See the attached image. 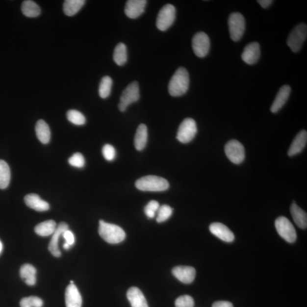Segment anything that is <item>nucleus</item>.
Listing matches in <instances>:
<instances>
[{"label": "nucleus", "instance_id": "obj_1", "mask_svg": "<svg viewBox=\"0 0 307 307\" xmlns=\"http://www.w3.org/2000/svg\"><path fill=\"white\" fill-rule=\"evenodd\" d=\"M190 77L186 69L180 67L171 77L169 84V92L171 96L179 97L183 95L188 90Z\"/></svg>", "mask_w": 307, "mask_h": 307}, {"label": "nucleus", "instance_id": "obj_2", "mask_svg": "<svg viewBox=\"0 0 307 307\" xmlns=\"http://www.w3.org/2000/svg\"><path fill=\"white\" fill-rule=\"evenodd\" d=\"M99 233L101 237L109 244H119L124 240L126 234L122 228L115 224L99 221Z\"/></svg>", "mask_w": 307, "mask_h": 307}, {"label": "nucleus", "instance_id": "obj_3", "mask_svg": "<svg viewBox=\"0 0 307 307\" xmlns=\"http://www.w3.org/2000/svg\"><path fill=\"white\" fill-rule=\"evenodd\" d=\"M135 186L139 190L150 192L166 191L169 187V183L164 178L155 176L142 177L135 182Z\"/></svg>", "mask_w": 307, "mask_h": 307}, {"label": "nucleus", "instance_id": "obj_4", "mask_svg": "<svg viewBox=\"0 0 307 307\" xmlns=\"http://www.w3.org/2000/svg\"><path fill=\"white\" fill-rule=\"evenodd\" d=\"M307 36V26L305 24L296 26L289 35L287 44L292 51L297 52L301 49Z\"/></svg>", "mask_w": 307, "mask_h": 307}, {"label": "nucleus", "instance_id": "obj_5", "mask_svg": "<svg viewBox=\"0 0 307 307\" xmlns=\"http://www.w3.org/2000/svg\"><path fill=\"white\" fill-rule=\"evenodd\" d=\"M230 38L234 42L240 41L245 30V21L240 13H231L228 19Z\"/></svg>", "mask_w": 307, "mask_h": 307}, {"label": "nucleus", "instance_id": "obj_6", "mask_svg": "<svg viewBox=\"0 0 307 307\" xmlns=\"http://www.w3.org/2000/svg\"><path fill=\"white\" fill-rule=\"evenodd\" d=\"M140 88L137 81L132 82L125 89L121 96L119 108L121 112L126 111L128 106L140 99Z\"/></svg>", "mask_w": 307, "mask_h": 307}, {"label": "nucleus", "instance_id": "obj_7", "mask_svg": "<svg viewBox=\"0 0 307 307\" xmlns=\"http://www.w3.org/2000/svg\"><path fill=\"white\" fill-rule=\"evenodd\" d=\"M176 18L174 6L167 4L160 9L156 19V27L160 31H166L172 26Z\"/></svg>", "mask_w": 307, "mask_h": 307}, {"label": "nucleus", "instance_id": "obj_8", "mask_svg": "<svg viewBox=\"0 0 307 307\" xmlns=\"http://www.w3.org/2000/svg\"><path fill=\"white\" fill-rule=\"evenodd\" d=\"M197 130L195 121L191 118H187L183 121L178 128L177 135L178 140L183 144H187L194 138Z\"/></svg>", "mask_w": 307, "mask_h": 307}, {"label": "nucleus", "instance_id": "obj_9", "mask_svg": "<svg viewBox=\"0 0 307 307\" xmlns=\"http://www.w3.org/2000/svg\"><path fill=\"white\" fill-rule=\"evenodd\" d=\"M278 234L289 243H293L296 240V232L293 225L286 217H278L275 222Z\"/></svg>", "mask_w": 307, "mask_h": 307}, {"label": "nucleus", "instance_id": "obj_10", "mask_svg": "<svg viewBox=\"0 0 307 307\" xmlns=\"http://www.w3.org/2000/svg\"><path fill=\"white\" fill-rule=\"evenodd\" d=\"M225 152L228 158L236 165L243 162L245 158L244 146L237 140H232L228 142L225 146Z\"/></svg>", "mask_w": 307, "mask_h": 307}, {"label": "nucleus", "instance_id": "obj_11", "mask_svg": "<svg viewBox=\"0 0 307 307\" xmlns=\"http://www.w3.org/2000/svg\"><path fill=\"white\" fill-rule=\"evenodd\" d=\"M192 45L195 54L199 58H204L209 51L210 39L204 32H199L194 35Z\"/></svg>", "mask_w": 307, "mask_h": 307}, {"label": "nucleus", "instance_id": "obj_12", "mask_svg": "<svg viewBox=\"0 0 307 307\" xmlns=\"http://www.w3.org/2000/svg\"><path fill=\"white\" fill-rule=\"evenodd\" d=\"M146 3V0H128L125 8V13L130 19H137L144 13Z\"/></svg>", "mask_w": 307, "mask_h": 307}, {"label": "nucleus", "instance_id": "obj_13", "mask_svg": "<svg viewBox=\"0 0 307 307\" xmlns=\"http://www.w3.org/2000/svg\"><path fill=\"white\" fill-rule=\"evenodd\" d=\"M174 277L178 280L185 284H190L194 281L196 276V270L190 266H177L172 271Z\"/></svg>", "mask_w": 307, "mask_h": 307}, {"label": "nucleus", "instance_id": "obj_14", "mask_svg": "<svg viewBox=\"0 0 307 307\" xmlns=\"http://www.w3.org/2000/svg\"><path fill=\"white\" fill-rule=\"evenodd\" d=\"M260 54V46L258 43L252 42L244 48L241 58L246 63L252 65L258 62Z\"/></svg>", "mask_w": 307, "mask_h": 307}, {"label": "nucleus", "instance_id": "obj_15", "mask_svg": "<svg viewBox=\"0 0 307 307\" xmlns=\"http://www.w3.org/2000/svg\"><path fill=\"white\" fill-rule=\"evenodd\" d=\"M209 230L213 235L223 241L231 242L234 240V235L233 232L223 224L212 223L209 227Z\"/></svg>", "mask_w": 307, "mask_h": 307}, {"label": "nucleus", "instance_id": "obj_16", "mask_svg": "<svg viewBox=\"0 0 307 307\" xmlns=\"http://www.w3.org/2000/svg\"><path fill=\"white\" fill-rule=\"evenodd\" d=\"M69 230V226L64 222L60 223L57 226L56 229L52 235L51 241L49 245V251L51 255L55 257L61 256V252L58 248V241L60 235H62L64 231Z\"/></svg>", "mask_w": 307, "mask_h": 307}, {"label": "nucleus", "instance_id": "obj_17", "mask_svg": "<svg viewBox=\"0 0 307 307\" xmlns=\"http://www.w3.org/2000/svg\"><path fill=\"white\" fill-rule=\"evenodd\" d=\"M291 93V87L288 85L282 86L276 96L271 106V112L274 113L279 112L288 101Z\"/></svg>", "mask_w": 307, "mask_h": 307}, {"label": "nucleus", "instance_id": "obj_18", "mask_svg": "<svg viewBox=\"0 0 307 307\" xmlns=\"http://www.w3.org/2000/svg\"><path fill=\"white\" fill-rule=\"evenodd\" d=\"M66 307H81L82 298L76 285H68L65 292Z\"/></svg>", "mask_w": 307, "mask_h": 307}, {"label": "nucleus", "instance_id": "obj_19", "mask_svg": "<svg viewBox=\"0 0 307 307\" xmlns=\"http://www.w3.org/2000/svg\"><path fill=\"white\" fill-rule=\"evenodd\" d=\"M24 201L29 208L38 212L47 211L50 209L49 203L42 200L37 194L27 195L24 198Z\"/></svg>", "mask_w": 307, "mask_h": 307}, {"label": "nucleus", "instance_id": "obj_20", "mask_svg": "<svg viewBox=\"0 0 307 307\" xmlns=\"http://www.w3.org/2000/svg\"><path fill=\"white\" fill-rule=\"evenodd\" d=\"M307 142V132L305 130H303L296 135L292 141L288 151V155L292 156L301 153L306 147Z\"/></svg>", "mask_w": 307, "mask_h": 307}, {"label": "nucleus", "instance_id": "obj_21", "mask_svg": "<svg viewBox=\"0 0 307 307\" xmlns=\"http://www.w3.org/2000/svg\"><path fill=\"white\" fill-rule=\"evenodd\" d=\"M127 298L132 307H149L144 294L137 287L129 288L127 292Z\"/></svg>", "mask_w": 307, "mask_h": 307}, {"label": "nucleus", "instance_id": "obj_22", "mask_svg": "<svg viewBox=\"0 0 307 307\" xmlns=\"http://www.w3.org/2000/svg\"><path fill=\"white\" fill-rule=\"evenodd\" d=\"M20 276L21 278L28 285H34L36 283L37 270L30 264H25L21 266L20 271Z\"/></svg>", "mask_w": 307, "mask_h": 307}, {"label": "nucleus", "instance_id": "obj_23", "mask_svg": "<svg viewBox=\"0 0 307 307\" xmlns=\"http://www.w3.org/2000/svg\"><path fill=\"white\" fill-rule=\"evenodd\" d=\"M291 213L294 222L298 227L302 229L306 230L307 227V213L295 203L291 206Z\"/></svg>", "mask_w": 307, "mask_h": 307}, {"label": "nucleus", "instance_id": "obj_24", "mask_svg": "<svg viewBox=\"0 0 307 307\" xmlns=\"http://www.w3.org/2000/svg\"><path fill=\"white\" fill-rule=\"evenodd\" d=\"M35 132L39 141L44 144H48L51 141V131L48 124L45 121H38L35 126Z\"/></svg>", "mask_w": 307, "mask_h": 307}, {"label": "nucleus", "instance_id": "obj_25", "mask_svg": "<svg viewBox=\"0 0 307 307\" xmlns=\"http://www.w3.org/2000/svg\"><path fill=\"white\" fill-rule=\"evenodd\" d=\"M148 137V128L145 124L138 127L134 137V146L138 151L145 149Z\"/></svg>", "mask_w": 307, "mask_h": 307}, {"label": "nucleus", "instance_id": "obj_26", "mask_svg": "<svg viewBox=\"0 0 307 307\" xmlns=\"http://www.w3.org/2000/svg\"><path fill=\"white\" fill-rule=\"evenodd\" d=\"M56 224L55 221L51 220L44 221L35 227V231L38 235L42 237H47L52 235L56 229Z\"/></svg>", "mask_w": 307, "mask_h": 307}, {"label": "nucleus", "instance_id": "obj_27", "mask_svg": "<svg viewBox=\"0 0 307 307\" xmlns=\"http://www.w3.org/2000/svg\"><path fill=\"white\" fill-rule=\"evenodd\" d=\"M84 0H66L63 3V11L67 16L76 15L83 8Z\"/></svg>", "mask_w": 307, "mask_h": 307}, {"label": "nucleus", "instance_id": "obj_28", "mask_svg": "<svg viewBox=\"0 0 307 307\" xmlns=\"http://www.w3.org/2000/svg\"><path fill=\"white\" fill-rule=\"evenodd\" d=\"M23 13L27 17L34 18L40 15L41 10L36 2L31 0L24 1L21 6Z\"/></svg>", "mask_w": 307, "mask_h": 307}, {"label": "nucleus", "instance_id": "obj_29", "mask_svg": "<svg viewBox=\"0 0 307 307\" xmlns=\"http://www.w3.org/2000/svg\"><path fill=\"white\" fill-rule=\"evenodd\" d=\"M113 59L118 66H122L127 63V48L123 43H120L116 46L113 53Z\"/></svg>", "mask_w": 307, "mask_h": 307}, {"label": "nucleus", "instance_id": "obj_30", "mask_svg": "<svg viewBox=\"0 0 307 307\" xmlns=\"http://www.w3.org/2000/svg\"><path fill=\"white\" fill-rule=\"evenodd\" d=\"M10 170L8 163L4 160L0 159V189H5L10 183Z\"/></svg>", "mask_w": 307, "mask_h": 307}, {"label": "nucleus", "instance_id": "obj_31", "mask_svg": "<svg viewBox=\"0 0 307 307\" xmlns=\"http://www.w3.org/2000/svg\"><path fill=\"white\" fill-rule=\"evenodd\" d=\"M113 81L111 77L106 76L103 77L99 85V94L102 99L109 97L111 92Z\"/></svg>", "mask_w": 307, "mask_h": 307}, {"label": "nucleus", "instance_id": "obj_32", "mask_svg": "<svg viewBox=\"0 0 307 307\" xmlns=\"http://www.w3.org/2000/svg\"><path fill=\"white\" fill-rule=\"evenodd\" d=\"M68 120L76 126H83L86 123L85 116L77 110H70L67 113Z\"/></svg>", "mask_w": 307, "mask_h": 307}, {"label": "nucleus", "instance_id": "obj_33", "mask_svg": "<svg viewBox=\"0 0 307 307\" xmlns=\"http://www.w3.org/2000/svg\"><path fill=\"white\" fill-rule=\"evenodd\" d=\"M43 305L44 302L42 300L37 296L24 298L20 302L21 307H42Z\"/></svg>", "mask_w": 307, "mask_h": 307}, {"label": "nucleus", "instance_id": "obj_34", "mask_svg": "<svg viewBox=\"0 0 307 307\" xmlns=\"http://www.w3.org/2000/svg\"><path fill=\"white\" fill-rule=\"evenodd\" d=\"M173 209L167 205L159 206L157 211L156 221L158 223H162L169 219L172 215Z\"/></svg>", "mask_w": 307, "mask_h": 307}, {"label": "nucleus", "instance_id": "obj_35", "mask_svg": "<svg viewBox=\"0 0 307 307\" xmlns=\"http://www.w3.org/2000/svg\"><path fill=\"white\" fill-rule=\"evenodd\" d=\"M176 307H194L195 302L191 296L185 295L180 296L176 301Z\"/></svg>", "mask_w": 307, "mask_h": 307}, {"label": "nucleus", "instance_id": "obj_36", "mask_svg": "<svg viewBox=\"0 0 307 307\" xmlns=\"http://www.w3.org/2000/svg\"><path fill=\"white\" fill-rule=\"evenodd\" d=\"M159 205L158 202L152 201L150 202L145 207L144 211L146 215L149 219H153L155 216V214L158 211L159 208Z\"/></svg>", "mask_w": 307, "mask_h": 307}, {"label": "nucleus", "instance_id": "obj_37", "mask_svg": "<svg viewBox=\"0 0 307 307\" xmlns=\"http://www.w3.org/2000/svg\"><path fill=\"white\" fill-rule=\"evenodd\" d=\"M69 163L71 166L77 168H83L85 166V159L83 155L80 153L74 154L69 159Z\"/></svg>", "mask_w": 307, "mask_h": 307}, {"label": "nucleus", "instance_id": "obj_38", "mask_svg": "<svg viewBox=\"0 0 307 307\" xmlns=\"http://www.w3.org/2000/svg\"><path fill=\"white\" fill-rule=\"evenodd\" d=\"M102 153L103 157L108 161H112L115 158L116 150L111 145L106 144L103 146Z\"/></svg>", "mask_w": 307, "mask_h": 307}, {"label": "nucleus", "instance_id": "obj_39", "mask_svg": "<svg viewBox=\"0 0 307 307\" xmlns=\"http://www.w3.org/2000/svg\"><path fill=\"white\" fill-rule=\"evenodd\" d=\"M66 242L71 246L75 244V237L72 231L68 230L64 232L62 234Z\"/></svg>", "mask_w": 307, "mask_h": 307}, {"label": "nucleus", "instance_id": "obj_40", "mask_svg": "<svg viewBox=\"0 0 307 307\" xmlns=\"http://www.w3.org/2000/svg\"><path fill=\"white\" fill-rule=\"evenodd\" d=\"M212 307H233V306L229 302L218 301L213 303Z\"/></svg>", "mask_w": 307, "mask_h": 307}, {"label": "nucleus", "instance_id": "obj_41", "mask_svg": "<svg viewBox=\"0 0 307 307\" xmlns=\"http://www.w3.org/2000/svg\"><path fill=\"white\" fill-rule=\"evenodd\" d=\"M257 2L259 3L263 8L266 9L272 4L273 1H271V0H259V1H257Z\"/></svg>", "mask_w": 307, "mask_h": 307}, {"label": "nucleus", "instance_id": "obj_42", "mask_svg": "<svg viewBox=\"0 0 307 307\" xmlns=\"http://www.w3.org/2000/svg\"><path fill=\"white\" fill-rule=\"evenodd\" d=\"M70 247H71V246L68 244L67 243H66V242H65V243H64L63 245V248L65 250L69 249Z\"/></svg>", "mask_w": 307, "mask_h": 307}, {"label": "nucleus", "instance_id": "obj_43", "mask_svg": "<svg viewBox=\"0 0 307 307\" xmlns=\"http://www.w3.org/2000/svg\"><path fill=\"white\" fill-rule=\"evenodd\" d=\"M2 249H3V245H2L1 241H0V255H1V253L2 252Z\"/></svg>", "mask_w": 307, "mask_h": 307}, {"label": "nucleus", "instance_id": "obj_44", "mask_svg": "<svg viewBox=\"0 0 307 307\" xmlns=\"http://www.w3.org/2000/svg\"><path fill=\"white\" fill-rule=\"evenodd\" d=\"M70 284H74V281H70Z\"/></svg>", "mask_w": 307, "mask_h": 307}]
</instances>
